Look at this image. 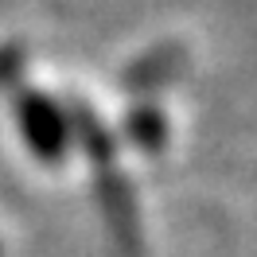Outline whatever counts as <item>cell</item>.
<instances>
[{
  "instance_id": "obj_1",
  "label": "cell",
  "mask_w": 257,
  "mask_h": 257,
  "mask_svg": "<svg viewBox=\"0 0 257 257\" xmlns=\"http://www.w3.org/2000/svg\"><path fill=\"white\" fill-rule=\"evenodd\" d=\"M32 101H24L20 109V121H24V137L32 141V148L39 156H59L66 145V125L63 113L55 109L51 101H43L39 94H28Z\"/></svg>"
}]
</instances>
